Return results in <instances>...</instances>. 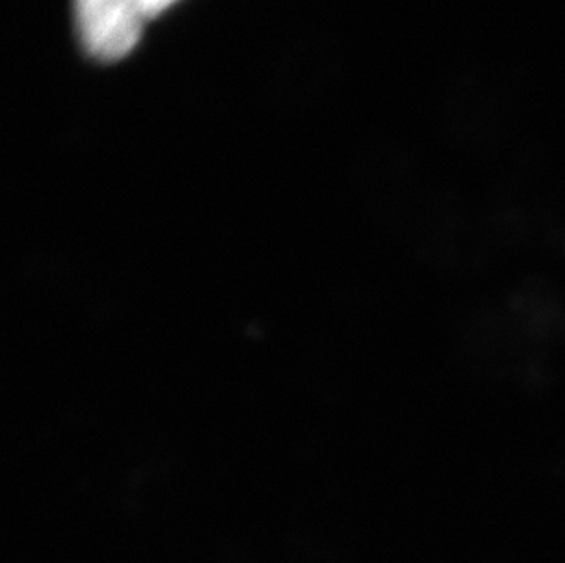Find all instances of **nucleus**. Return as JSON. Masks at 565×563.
I'll return each instance as SVG.
<instances>
[{
  "label": "nucleus",
  "mask_w": 565,
  "mask_h": 563,
  "mask_svg": "<svg viewBox=\"0 0 565 563\" xmlns=\"http://www.w3.org/2000/svg\"><path fill=\"white\" fill-rule=\"evenodd\" d=\"M75 28L86 52L97 61H118L141 38V19L132 0H74Z\"/></svg>",
  "instance_id": "obj_1"
},
{
  "label": "nucleus",
  "mask_w": 565,
  "mask_h": 563,
  "mask_svg": "<svg viewBox=\"0 0 565 563\" xmlns=\"http://www.w3.org/2000/svg\"><path fill=\"white\" fill-rule=\"evenodd\" d=\"M177 0H132L134 8L139 11L141 17L160 15L169 6L174 4Z\"/></svg>",
  "instance_id": "obj_2"
}]
</instances>
